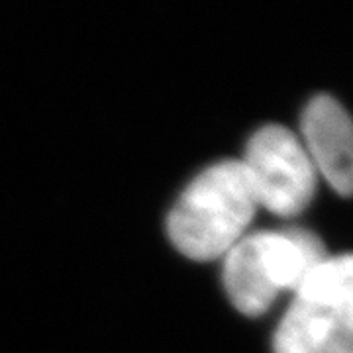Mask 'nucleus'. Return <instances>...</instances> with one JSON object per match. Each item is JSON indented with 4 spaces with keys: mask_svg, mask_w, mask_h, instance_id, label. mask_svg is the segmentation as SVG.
<instances>
[{
    "mask_svg": "<svg viewBox=\"0 0 353 353\" xmlns=\"http://www.w3.org/2000/svg\"><path fill=\"white\" fill-rule=\"evenodd\" d=\"M257 201L241 161L202 171L169 214V236L190 259L208 261L232 250L252 222Z\"/></svg>",
    "mask_w": 353,
    "mask_h": 353,
    "instance_id": "f257e3e1",
    "label": "nucleus"
},
{
    "mask_svg": "<svg viewBox=\"0 0 353 353\" xmlns=\"http://www.w3.org/2000/svg\"><path fill=\"white\" fill-rule=\"evenodd\" d=\"M324 245L304 230L259 232L228 252L224 283L230 301L248 316L265 312L281 290H296L316 265Z\"/></svg>",
    "mask_w": 353,
    "mask_h": 353,
    "instance_id": "f03ea898",
    "label": "nucleus"
},
{
    "mask_svg": "<svg viewBox=\"0 0 353 353\" xmlns=\"http://www.w3.org/2000/svg\"><path fill=\"white\" fill-rule=\"evenodd\" d=\"M275 353H353L350 255L324 259L304 277L279 324Z\"/></svg>",
    "mask_w": 353,
    "mask_h": 353,
    "instance_id": "7ed1b4c3",
    "label": "nucleus"
},
{
    "mask_svg": "<svg viewBox=\"0 0 353 353\" xmlns=\"http://www.w3.org/2000/svg\"><path fill=\"white\" fill-rule=\"evenodd\" d=\"M241 163L257 204L275 214H299L314 194V165L287 128H261L250 139Z\"/></svg>",
    "mask_w": 353,
    "mask_h": 353,
    "instance_id": "20e7f679",
    "label": "nucleus"
},
{
    "mask_svg": "<svg viewBox=\"0 0 353 353\" xmlns=\"http://www.w3.org/2000/svg\"><path fill=\"white\" fill-rule=\"evenodd\" d=\"M303 134L322 175L340 194L350 196L353 185L352 122L343 106L326 94L312 99L304 110Z\"/></svg>",
    "mask_w": 353,
    "mask_h": 353,
    "instance_id": "39448f33",
    "label": "nucleus"
}]
</instances>
